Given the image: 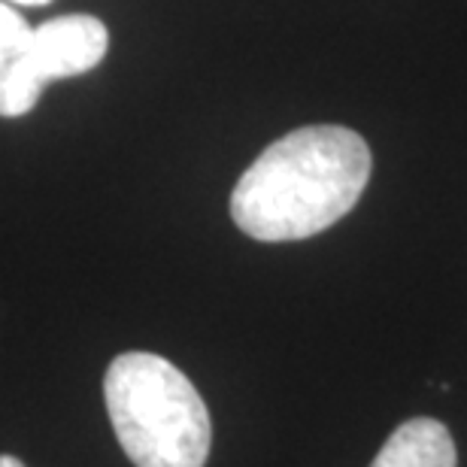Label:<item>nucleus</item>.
Listing matches in <instances>:
<instances>
[{"instance_id": "1", "label": "nucleus", "mask_w": 467, "mask_h": 467, "mask_svg": "<svg viewBox=\"0 0 467 467\" xmlns=\"http://www.w3.org/2000/svg\"><path fill=\"white\" fill-rule=\"evenodd\" d=\"M373 158L343 125H306L270 143L231 194V219L261 243L306 240L358 203Z\"/></svg>"}, {"instance_id": "2", "label": "nucleus", "mask_w": 467, "mask_h": 467, "mask_svg": "<svg viewBox=\"0 0 467 467\" xmlns=\"http://www.w3.org/2000/svg\"><path fill=\"white\" fill-rule=\"evenodd\" d=\"M104 400L121 450L137 467H203L213 425L201 391L155 352H125L104 377Z\"/></svg>"}, {"instance_id": "3", "label": "nucleus", "mask_w": 467, "mask_h": 467, "mask_svg": "<svg viewBox=\"0 0 467 467\" xmlns=\"http://www.w3.org/2000/svg\"><path fill=\"white\" fill-rule=\"evenodd\" d=\"M107 49L109 31L95 16H58L31 27L25 49L0 67V119L27 116L49 82L95 70Z\"/></svg>"}, {"instance_id": "4", "label": "nucleus", "mask_w": 467, "mask_h": 467, "mask_svg": "<svg viewBox=\"0 0 467 467\" xmlns=\"http://www.w3.org/2000/svg\"><path fill=\"white\" fill-rule=\"evenodd\" d=\"M459 452L450 428L437 419H410L391 431L370 467H455Z\"/></svg>"}, {"instance_id": "5", "label": "nucleus", "mask_w": 467, "mask_h": 467, "mask_svg": "<svg viewBox=\"0 0 467 467\" xmlns=\"http://www.w3.org/2000/svg\"><path fill=\"white\" fill-rule=\"evenodd\" d=\"M27 36H31V25L25 22V16L13 4L0 0V67H6L25 49Z\"/></svg>"}, {"instance_id": "6", "label": "nucleus", "mask_w": 467, "mask_h": 467, "mask_svg": "<svg viewBox=\"0 0 467 467\" xmlns=\"http://www.w3.org/2000/svg\"><path fill=\"white\" fill-rule=\"evenodd\" d=\"M6 4H13V6H46V4H52V0H6Z\"/></svg>"}, {"instance_id": "7", "label": "nucleus", "mask_w": 467, "mask_h": 467, "mask_svg": "<svg viewBox=\"0 0 467 467\" xmlns=\"http://www.w3.org/2000/svg\"><path fill=\"white\" fill-rule=\"evenodd\" d=\"M0 467H25V464L13 459V455H0Z\"/></svg>"}]
</instances>
